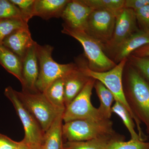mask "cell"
Instances as JSON below:
<instances>
[{"label":"cell","instance_id":"obj_1","mask_svg":"<svg viewBox=\"0 0 149 149\" xmlns=\"http://www.w3.org/2000/svg\"><path fill=\"white\" fill-rule=\"evenodd\" d=\"M127 60L128 59H124L114 68L105 72L93 71L89 69L87 64H84L83 61H79L78 64H76L79 69L86 76L101 82L112 93L115 101L119 102L125 107L136 123L140 139L141 141H145L147 140V136L141 128V121L133 113L127 102L123 85V72Z\"/></svg>","mask_w":149,"mask_h":149},{"label":"cell","instance_id":"obj_2","mask_svg":"<svg viewBox=\"0 0 149 149\" xmlns=\"http://www.w3.org/2000/svg\"><path fill=\"white\" fill-rule=\"evenodd\" d=\"M125 96L130 108L149 133V83L133 67L128 68Z\"/></svg>","mask_w":149,"mask_h":149},{"label":"cell","instance_id":"obj_3","mask_svg":"<svg viewBox=\"0 0 149 149\" xmlns=\"http://www.w3.org/2000/svg\"><path fill=\"white\" fill-rule=\"evenodd\" d=\"M37 48L39 74L36 87L38 91L43 93L53 82L65 77L77 66L75 63L60 64L55 61L52 57L54 47L50 45L37 44Z\"/></svg>","mask_w":149,"mask_h":149},{"label":"cell","instance_id":"obj_4","mask_svg":"<svg viewBox=\"0 0 149 149\" xmlns=\"http://www.w3.org/2000/svg\"><path fill=\"white\" fill-rule=\"evenodd\" d=\"M116 134L110 119L100 121L76 120L65 123L63 125V137L66 142L88 141Z\"/></svg>","mask_w":149,"mask_h":149},{"label":"cell","instance_id":"obj_5","mask_svg":"<svg viewBox=\"0 0 149 149\" xmlns=\"http://www.w3.org/2000/svg\"><path fill=\"white\" fill-rule=\"evenodd\" d=\"M63 33L76 39L83 46L89 69L95 72H105L116 65L104 53L102 45L85 31L70 29L63 25Z\"/></svg>","mask_w":149,"mask_h":149},{"label":"cell","instance_id":"obj_6","mask_svg":"<svg viewBox=\"0 0 149 149\" xmlns=\"http://www.w3.org/2000/svg\"><path fill=\"white\" fill-rule=\"evenodd\" d=\"M16 92L21 101L35 116L45 133L58 115L64 111L55 108L43 93L40 91L22 89L21 92Z\"/></svg>","mask_w":149,"mask_h":149},{"label":"cell","instance_id":"obj_7","mask_svg":"<svg viewBox=\"0 0 149 149\" xmlns=\"http://www.w3.org/2000/svg\"><path fill=\"white\" fill-rule=\"evenodd\" d=\"M95 81L90 78L80 94L65 107L63 114L64 123L76 120H105L91 103L92 91Z\"/></svg>","mask_w":149,"mask_h":149},{"label":"cell","instance_id":"obj_8","mask_svg":"<svg viewBox=\"0 0 149 149\" xmlns=\"http://www.w3.org/2000/svg\"><path fill=\"white\" fill-rule=\"evenodd\" d=\"M4 94L13 104L22 123L25 133L23 141L29 146H42L45 132L35 116L21 101L16 91L9 86L5 90Z\"/></svg>","mask_w":149,"mask_h":149},{"label":"cell","instance_id":"obj_9","mask_svg":"<svg viewBox=\"0 0 149 149\" xmlns=\"http://www.w3.org/2000/svg\"><path fill=\"white\" fill-rule=\"evenodd\" d=\"M116 16L107 11L93 10L88 17L85 32L104 46L111 40Z\"/></svg>","mask_w":149,"mask_h":149},{"label":"cell","instance_id":"obj_10","mask_svg":"<svg viewBox=\"0 0 149 149\" xmlns=\"http://www.w3.org/2000/svg\"><path fill=\"white\" fill-rule=\"evenodd\" d=\"M139 29L134 10L124 8L116 15L112 37L104 46L103 49L113 52L123 41Z\"/></svg>","mask_w":149,"mask_h":149},{"label":"cell","instance_id":"obj_11","mask_svg":"<svg viewBox=\"0 0 149 149\" xmlns=\"http://www.w3.org/2000/svg\"><path fill=\"white\" fill-rule=\"evenodd\" d=\"M93 10L83 0L70 1L62 13L61 17L64 21L63 25L85 31L88 17Z\"/></svg>","mask_w":149,"mask_h":149},{"label":"cell","instance_id":"obj_12","mask_svg":"<svg viewBox=\"0 0 149 149\" xmlns=\"http://www.w3.org/2000/svg\"><path fill=\"white\" fill-rule=\"evenodd\" d=\"M29 27L17 29L6 37L2 45L23 59L27 51L35 44Z\"/></svg>","mask_w":149,"mask_h":149},{"label":"cell","instance_id":"obj_13","mask_svg":"<svg viewBox=\"0 0 149 149\" xmlns=\"http://www.w3.org/2000/svg\"><path fill=\"white\" fill-rule=\"evenodd\" d=\"M37 44L35 42L22 60V77L24 80L22 89L34 92L38 91L36 87L39 74Z\"/></svg>","mask_w":149,"mask_h":149},{"label":"cell","instance_id":"obj_14","mask_svg":"<svg viewBox=\"0 0 149 149\" xmlns=\"http://www.w3.org/2000/svg\"><path fill=\"white\" fill-rule=\"evenodd\" d=\"M149 44V32L139 29L118 47L113 52L114 60L118 63L128 57L139 48Z\"/></svg>","mask_w":149,"mask_h":149},{"label":"cell","instance_id":"obj_15","mask_svg":"<svg viewBox=\"0 0 149 149\" xmlns=\"http://www.w3.org/2000/svg\"><path fill=\"white\" fill-rule=\"evenodd\" d=\"M90 77L86 76L78 68L64 77V100L65 107L83 90Z\"/></svg>","mask_w":149,"mask_h":149},{"label":"cell","instance_id":"obj_16","mask_svg":"<svg viewBox=\"0 0 149 149\" xmlns=\"http://www.w3.org/2000/svg\"><path fill=\"white\" fill-rule=\"evenodd\" d=\"M69 0H35L33 16L48 20L61 17L62 13Z\"/></svg>","mask_w":149,"mask_h":149},{"label":"cell","instance_id":"obj_17","mask_svg":"<svg viewBox=\"0 0 149 149\" xmlns=\"http://www.w3.org/2000/svg\"><path fill=\"white\" fill-rule=\"evenodd\" d=\"M64 112L56 117L45 132L42 149H62L63 146V121Z\"/></svg>","mask_w":149,"mask_h":149},{"label":"cell","instance_id":"obj_18","mask_svg":"<svg viewBox=\"0 0 149 149\" xmlns=\"http://www.w3.org/2000/svg\"><path fill=\"white\" fill-rule=\"evenodd\" d=\"M0 65L17 78L23 87L22 60L2 45H0Z\"/></svg>","mask_w":149,"mask_h":149},{"label":"cell","instance_id":"obj_19","mask_svg":"<svg viewBox=\"0 0 149 149\" xmlns=\"http://www.w3.org/2000/svg\"><path fill=\"white\" fill-rule=\"evenodd\" d=\"M116 134L99 137L88 141L66 142L63 144L62 149H106L109 144L113 139L122 138Z\"/></svg>","mask_w":149,"mask_h":149},{"label":"cell","instance_id":"obj_20","mask_svg":"<svg viewBox=\"0 0 149 149\" xmlns=\"http://www.w3.org/2000/svg\"><path fill=\"white\" fill-rule=\"evenodd\" d=\"M94 88L100 101V106L98 109L102 117L104 119H110L112 114V104L115 101L114 96L100 81L96 80Z\"/></svg>","mask_w":149,"mask_h":149},{"label":"cell","instance_id":"obj_21","mask_svg":"<svg viewBox=\"0 0 149 149\" xmlns=\"http://www.w3.org/2000/svg\"><path fill=\"white\" fill-rule=\"evenodd\" d=\"M43 93L55 108L65 111L64 77L54 81Z\"/></svg>","mask_w":149,"mask_h":149},{"label":"cell","instance_id":"obj_22","mask_svg":"<svg viewBox=\"0 0 149 149\" xmlns=\"http://www.w3.org/2000/svg\"><path fill=\"white\" fill-rule=\"evenodd\" d=\"M93 10L107 11L117 15L124 8L125 0H83Z\"/></svg>","mask_w":149,"mask_h":149},{"label":"cell","instance_id":"obj_23","mask_svg":"<svg viewBox=\"0 0 149 149\" xmlns=\"http://www.w3.org/2000/svg\"><path fill=\"white\" fill-rule=\"evenodd\" d=\"M112 113L117 114L122 120L123 124L130 133L131 138L133 140H141L138 133L135 130V124L133 118L129 112L119 102L115 101L111 109Z\"/></svg>","mask_w":149,"mask_h":149},{"label":"cell","instance_id":"obj_24","mask_svg":"<svg viewBox=\"0 0 149 149\" xmlns=\"http://www.w3.org/2000/svg\"><path fill=\"white\" fill-rule=\"evenodd\" d=\"M28 22L23 19L15 18L0 20V45L3 40L17 29L28 27Z\"/></svg>","mask_w":149,"mask_h":149},{"label":"cell","instance_id":"obj_25","mask_svg":"<svg viewBox=\"0 0 149 149\" xmlns=\"http://www.w3.org/2000/svg\"><path fill=\"white\" fill-rule=\"evenodd\" d=\"M106 149H149V142L131 139L123 141V138L113 139L109 144Z\"/></svg>","mask_w":149,"mask_h":149},{"label":"cell","instance_id":"obj_26","mask_svg":"<svg viewBox=\"0 0 149 149\" xmlns=\"http://www.w3.org/2000/svg\"><path fill=\"white\" fill-rule=\"evenodd\" d=\"M15 18L23 19L27 22L19 9L10 0H0V20Z\"/></svg>","mask_w":149,"mask_h":149},{"label":"cell","instance_id":"obj_27","mask_svg":"<svg viewBox=\"0 0 149 149\" xmlns=\"http://www.w3.org/2000/svg\"><path fill=\"white\" fill-rule=\"evenodd\" d=\"M128 58L130 65L136 68L146 80L149 81V57H139L130 55Z\"/></svg>","mask_w":149,"mask_h":149},{"label":"cell","instance_id":"obj_28","mask_svg":"<svg viewBox=\"0 0 149 149\" xmlns=\"http://www.w3.org/2000/svg\"><path fill=\"white\" fill-rule=\"evenodd\" d=\"M19 9L24 18L27 22L33 16L35 0H10Z\"/></svg>","mask_w":149,"mask_h":149},{"label":"cell","instance_id":"obj_29","mask_svg":"<svg viewBox=\"0 0 149 149\" xmlns=\"http://www.w3.org/2000/svg\"><path fill=\"white\" fill-rule=\"evenodd\" d=\"M134 11L140 30L149 32V5Z\"/></svg>","mask_w":149,"mask_h":149},{"label":"cell","instance_id":"obj_30","mask_svg":"<svg viewBox=\"0 0 149 149\" xmlns=\"http://www.w3.org/2000/svg\"><path fill=\"white\" fill-rule=\"evenodd\" d=\"M149 5V0H125L124 8L134 10Z\"/></svg>","mask_w":149,"mask_h":149},{"label":"cell","instance_id":"obj_31","mask_svg":"<svg viewBox=\"0 0 149 149\" xmlns=\"http://www.w3.org/2000/svg\"><path fill=\"white\" fill-rule=\"evenodd\" d=\"M18 143L5 135L0 134V149H14Z\"/></svg>","mask_w":149,"mask_h":149},{"label":"cell","instance_id":"obj_32","mask_svg":"<svg viewBox=\"0 0 149 149\" xmlns=\"http://www.w3.org/2000/svg\"><path fill=\"white\" fill-rule=\"evenodd\" d=\"M131 55L137 56L149 57V44L139 48L133 52Z\"/></svg>","mask_w":149,"mask_h":149},{"label":"cell","instance_id":"obj_33","mask_svg":"<svg viewBox=\"0 0 149 149\" xmlns=\"http://www.w3.org/2000/svg\"><path fill=\"white\" fill-rule=\"evenodd\" d=\"M14 149H29V146L23 140L19 142L18 145Z\"/></svg>","mask_w":149,"mask_h":149},{"label":"cell","instance_id":"obj_34","mask_svg":"<svg viewBox=\"0 0 149 149\" xmlns=\"http://www.w3.org/2000/svg\"><path fill=\"white\" fill-rule=\"evenodd\" d=\"M29 146V149H42V146L34 145V146Z\"/></svg>","mask_w":149,"mask_h":149}]
</instances>
